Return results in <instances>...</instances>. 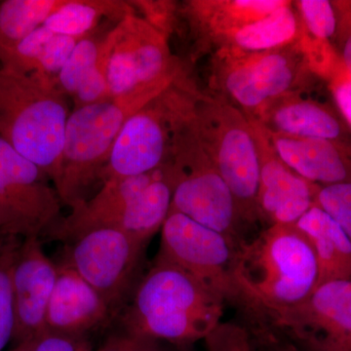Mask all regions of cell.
I'll return each mask as SVG.
<instances>
[{
  "label": "cell",
  "instance_id": "20",
  "mask_svg": "<svg viewBox=\"0 0 351 351\" xmlns=\"http://www.w3.org/2000/svg\"><path fill=\"white\" fill-rule=\"evenodd\" d=\"M262 129L277 156L307 181L320 186L351 182V143L288 137Z\"/></svg>",
  "mask_w": 351,
  "mask_h": 351
},
{
  "label": "cell",
  "instance_id": "23",
  "mask_svg": "<svg viewBox=\"0 0 351 351\" xmlns=\"http://www.w3.org/2000/svg\"><path fill=\"white\" fill-rule=\"evenodd\" d=\"M302 34L299 14L293 1H288L262 19L219 39L211 51L223 49L243 54L265 52L294 43Z\"/></svg>",
  "mask_w": 351,
  "mask_h": 351
},
{
  "label": "cell",
  "instance_id": "30",
  "mask_svg": "<svg viewBox=\"0 0 351 351\" xmlns=\"http://www.w3.org/2000/svg\"><path fill=\"white\" fill-rule=\"evenodd\" d=\"M78 40L80 39L71 36L55 34L44 48L32 73L57 83L58 75L71 57Z\"/></svg>",
  "mask_w": 351,
  "mask_h": 351
},
{
  "label": "cell",
  "instance_id": "6",
  "mask_svg": "<svg viewBox=\"0 0 351 351\" xmlns=\"http://www.w3.org/2000/svg\"><path fill=\"white\" fill-rule=\"evenodd\" d=\"M191 126L234 196L245 223H260V156L250 119L223 99L198 91Z\"/></svg>",
  "mask_w": 351,
  "mask_h": 351
},
{
  "label": "cell",
  "instance_id": "2",
  "mask_svg": "<svg viewBox=\"0 0 351 351\" xmlns=\"http://www.w3.org/2000/svg\"><path fill=\"white\" fill-rule=\"evenodd\" d=\"M71 110L57 83L0 68V138L56 184Z\"/></svg>",
  "mask_w": 351,
  "mask_h": 351
},
{
  "label": "cell",
  "instance_id": "34",
  "mask_svg": "<svg viewBox=\"0 0 351 351\" xmlns=\"http://www.w3.org/2000/svg\"><path fill=\"white\" fill-rule=\"evenodd\" d=\"M338 14V45L339 61L346 73L351 77V1H334Z\"/></svg>",
  "mask_w": 351,
  "mask_h": 351
},
{
  "label": "cell",
  "instance_id": "25",
  "mask_svg": "<svg viewBox=\"0 0 351 351\" xmlns=\"http://www.w3.org/2000/svg\"><path fill=\"white\" fill-rule=\"evenodd\" d=\"M64 0L0 1V53L10 49L43 27Z\"/></svg>",
  "mask_w": 351,
  "mask_h": 351
},
{
  "label": "cell",
  "instance_id": "9",
  "mask_svg": "<svg viewBox=\"0 0 351 351\" xmlns=\"http://www.w3.org/2000/svg\"><path fill=\"white\" fill-rule=\"evenodd\" d=\"M147 104V103H145ZM145 104L110 100L73 108L64 132L56 189L71 210L89 199L107 165L113 145L129 117Z\"/></svg>",
  "mask_w": 351,
  "mask_h": 351
},
{
  "label": "cell",
  "instance_id": "10",
  "mask_svg": "<svg viewBox=\"0 0 351 351\" xmlns=\"http://www.w3.org/2000/svg\"><path fill=\"white\" fill-rule=\"evenodd\" d=\"M112 38L107 80L112 100L147 103L186 69L169 40L137 14L114 25Z\"/></svg>",
  "mask_w": 351,
  "mask_h": 351
},
{
  "label": "cell",
  "instance_id": "7",
  "mask_svg": "<svg viewBox=\"0 0 351 351\" xmlns=\"http://www.w3.org/2000/svg\"><path fill=\"white\" fill-rule=\"evenodd\" d=\"M198 91L184 69L129 117L101 172V184L145 174L167 163L178 133L193 114Z\"/></svg>",
  "mask_w": 351,
  "mask_h": 351
},
{
  "label": "cell",
  "instance_id": "19",
  "mask_svg": "<svg viewBox=\"0 0 351 351\" xmlns=\"http://www.w3.org/2000/svg\"><path fill=\"white\" fill-rule=\"evenodd\" d=\"M285 0H191L179 6L195 44L193 58L210 52L219 39L269 15Z\"/></svg>",
  "mask_w": 351,
  "mask_h": 351
},
{
  "label": "cell",
  "instance_id": "1",
  "mask_svg": "<svg viewBox=\"0 0 351 351\" xmlns=\"http://www.w3.org/2000/svg\"><path fill=\"white\" fill-rule=\"evenodd\" d=\"M225 306L181 267L156 258L119 317L123 331L193 346L216 329Z\"/></svg>",
  "mask_w": 351,
  "mask_h": 351
},
{
  "label": "cell",
  "instance_id": "24",
  "mask_svg": "<svg viewBox=\"0 0 351 351\" xmlns=\"http://www.w3.org/2000/svg\"><path fill=\"white\" fill-rule=\"evenodd\" d=\"M135 14L124 0H64L43 25L53 34L80 39L97 31L103 19L119 24Z\"/></svg>",
  "mask_w": 351,
  "mask_h": 351
},
{
  "label": "cell",
  "instance_id": "32",
  "mask_svg": "<svg viewBox=\"0 0 351 351\" xmlns=\"http://www.w3.org/2000/svg\"><path fill=\"white\" fill-rule=\"evenodd\" d=\"M207 351H261L243 324L221 322L204 339Z\"/></svg>",
  "mask_w": 351,
  "mask_h": 351
},
{
  "label": "cell",
  "instance_id": "18",
  "mask_svg": "<svg viewBox=\"0 0 351 351\" xmlns=\"http://www.w3.org/2000/svg\"><path fill=\"white\" fill-rule=\"evenodd\" d=\"M113 318L107 302L87 281L66 263L58 265L46 317L47 331L87 338Z\"/></svg>",
  "mask_w": 351,
  "mask_h": 351
},
{
  "label": "cell",
  "instance_id": "39",
  "mask_svg": "<svg viewBox=\"0 0 351 351\" xmlns=\"http://www.w3.org/2000/svg\"><path fill=\"white\" fill-rule=\"evenodd\" d=\"M4 240H5V239L0 237V249H1L2 245H3Z\"/></svg>",
  "mask_w": 351,
  "mask_h": 351
},
{
  "label": "cell",
  "instance_id": "16",
  "mask_svg": "<svg viewBox=\"0 0 351 351\" xmlns=\"http://www.w3.org/2000/svg\"><path fill=\"white\" fill-rule=\"evenodd\" d=\"M251 121L260 156L258 210L261 223L265 226L295 225L315 205L320 186L291 169L272 149L261 126Z\"/></svg>",
  "mask_w": 351,
  "mask_h": 351
},
{
  "label": "cell",
  "instance_id": "37",
  "mask_svg": "<svg viewBox=\"0 0 351 351\" xmlns=\"http://www.w3.org/2000/svg\"><path fill=\"white\" fill-rule=\"evenodd\" d=\"M261 351H302L270 324L247 328Z\"/></svg>",
  "mask_w": 351,
  "mask_h": 351
},
{
  "label": "cell",
  "instance_id": "14",
  "mask_svg": "<svg viewBox=\"0 0 351 351\" xmlns=\"http://www.w3.org/2000/svg\"><path fill=\"white\" fill-rule=\"evenodd\" d=\"M267 317L302 351H351V279L319 284L300 304Z\"/></svg>",
  "mask_w": 351,
  "mask_h": 351
},
{
  "label": "cell",
  "instance_id": "12",
  "mask_svg": "<svg viewBox=\"0 0 351 351\" xmlns=\"http://www.w3.org/2000/svg\"><path fill=\"white\" fill-rule=\"evenodd\" d=\"M63 263L105 300L117 318L143 278L147 242L110 228L85 230L69 239Z\"/></svg>",
  "mask_w": 351,
  "mask_h": 351
},
{
  "label": "cell",
  "instance_id": "36",
  "mask_svg": "<svg viewBox=\"0 0 351 351\" xmlns=\"http://www.w3.org/2000/svg\"><path fill=\"white\" fill-rule=\"evenodd\" d=\"M328 83L335 106L351 129V77L341 64Z\"/></svg>",
  "mask_w": 351,
  "mask_h": 351
},
{
  "label": "cell",
  "instance_id": "31",
  "mask_svg": "<svg viewBox=\"0 0 351 351\" xmlns=\"http://www.w3.org/2000/svg\"><path fill=\"white\" fill-rule=\"evenodd\" d=\"M130 2L138 16L169 40L179 19L178 2L152 0H130Z\"/></svg>",
  "mask_w": 351,
  "mask_h": 351
},
{
  "label": "cell",
  "instance_id": "27",
  "mask_svg": "<svg viewBox=\"0 0 351 351\" xmlns=\"http://www.w3.org/2000/svg\"><path fill=\"white\" fill-rule=\"evenodd\" d=\"M293 3L307 36L316 43L334 46L332 41H336L339 27L334 1L299 0Z\"/></svg>",
  "mask_w": 351,
  "mask_h": 351
},
{
  "label": "cell",
  "instance_id": "26",
  "mask_svg": "<svg viewBox=\"0 0 351 351\" xmlns=\"http://www.w3.org/2000/svg\"><path fill=\"white\" fill-rule=\"evenodd\" d=\"M21 241L5 239L0 249V351L12 341L15 329L12 269Z\"/></svg>",
  "mask_w": 351,
  "mask_h": 351
},
{
  "label": "cell",
  "instance_id": "35",
  "mask_svg": "<svg viewBox=\"0 0 351 351\" xmlns=\"http://www.w3.org/2000/svg\"><path fill=\"white\" fill-rule=\"evenodd\" d=\"M34 351H93L86 337L46 331L34 341Z\"/></svg>",
  "mask_w": 351,
  "mask_h": 351
},
{
  "label": "cell",
  "instance_id": "11",
  "mask_svg": "<svg viewBox=\"0 0 351 351\" xmlns=\"http://www.w3.org/2000/svg\"><path fill=\"white\" fill-rule=\"evenodd\" d=\"M191 117L176 137L170 159L175 174L171 211L226 235L240 246L246 240L243 228L247 225L232 191L196 138Z\"/></svg>",
  "mask_w": 351,
  "mask_h": 351
},
{
  "label": "cell",
  "instance_id": "4",
  "mask_svg": "<svg viewBox=\"0 0 351 351\" xmlns=\"http://www.w3.org/2000/svg\"><path fill=\"white\" fill-rule=\"evenodd\" d=\"M174 188L170 160L145 174L110 180L62 218L48 237L66 242L85 230L110 228L149 243L170 213Z\"/></svg>",
  "mask_w": 351,
  "mask_h": 351
},
{
  "label": "cell",
  "instance_id": "15",
  "mask_svg": "<svg viewBox=\"0 0 351 351\" xmlns=\"http://www.w3.org/2000/svg\"><path fill=\"white\" fill-rule=\"evenodd\" d=\"M58 265L45 255L40 239L22 240L12 269L16 346L47 331L46 317L56 284Z\"/></svg>",
  "mask_w": 351,
  "mask_h": 351
},
{
  "label": "cell",
  "instance_id": "3",
  "mask_svg": "<svg viewBox=\"0 0 351 351\" xmlns=\"http://www.w3.org/2000/svg\"><path fill=\"white\" fill-rule=\"evenodd\" d=\"M237 271L245 292L267 316L306 300L318 283V265L306 237L295 225L265 226L237 249Z\"/></svg>",
  "mask_w": 351,
  "mask_h": 351
},
{
  "label": "cell",
  "instance_id": "38",
  "mask_svg": "<svg viewBox=\"0 0 351 351\" xmlns=\"http://www.w3.org/2000/svg\"><path fill=\"white\" fill-rule=\"evenodd\" d=\"M9 351H34V341L20 343Z\"/></svg>",
  "mask_w": 351,
  "mask_h": 351
},
{
  "label": "cell",
  "instance_id": "21",
  "mask_svg": "<svg viewBox=\"0 0 351 351\" xmlns=\"http://www.w3.org/2000/svg\"><path fill=\"white\" fill-rule=\"evenodd\" d=\"M112 29H98L78 40L57 78V86L73 103V108L110 100L107 80Z\"/></svg>",
  "mask_w": 351,
  "mask_h": 351
},
{
  "label": "cell",
  "instance_id": "13",
  "mask_svg": "<svg viewBox=\"0 0 351 351\" xmlns=\"http://www.w3.org/2000/svg\"><path fill=\"white\" fill-rule=\"evenodd\" d=\"M62 206L49 177L0 138V237H46L61 221Z\"/></svg>",
  "mask_w": 351,
  "mask_h": 351
},
{
  "label": "cell",
  "instance_id": "22",
  "mask_svg": "<svg viewBox=\"0 0 351 351\" xmlns=\"http://www.w3.org/2000/svg\"><path fill=\"white\" fill-rule=\"evenodd\" d=\"M295 226L306 237L318 265V283L351 279V240L319 207L314 205Z\"/></svg>",
  "mask_w": 351,
  "mask_h": 351
},
{
  "label": "cell",
  "instance_id": "5",
  "mask_svg": "<svg viewBox=\"0 0 351 351\" xmlns=\"http://www.w3.org/2000/svg\"><path fill=\"white\" fill-rule=\"evenodd\" d=\"M317 78L302 34L294 43L265 52L243 54L214 50L210 64V95L253 119L270 101L311 89Z\"/></svg>",
  "mask_w": 351,
  "mask_h": 351
},
{
  "label": "cell",
  "instance_id": "28",
  "mask_svg": "<svg viewBox=\"0 0 351 351\" xmlns=\"http://www.w3.org/2000/svg\"><path fill=\"white\" fill-rule=\"evenodd\" d=\"M55 36L47 27H38L10 49L0 53V68L9 69L22 75H31L44 48Z\"/></svg>",
  "mask_w": 351,
  "mask_h": 351
},
{
  "label": "cell",
  "instance_id": "8",
  "mask_svg": "<svg viewBox=\"0 0 351 351\" xmlns=\"http://www.w3.org/2000/svg\"><path fill=\"white\" fill-rule=\"evenodd\" d=\"M160 232L156 260L173 263L195 277L225 304L234 307L245 326L269 321L239 282V245L178 212L170 211Z\"/></svg>",
  "mask_w": 351,
  "mask_h": 351
},
{
  "label": "cell",
  "instance_id": "29",
  "mask_svg": "<svg viewBox=\"0 0 351 351\" xmlns=\"http://www.w3.org/2000/svg\"><path fill=\"white\" fill-rule=\"evenodd\" d=\"M315 205L326 212L351 240V182L319 186Z\"/></svg>",
  "mask_w": 351,
  "mask_h": 351
},
{
  "label": "cell",
  "instance_id": "17",
  "mask_svg": "<svg viewBox=\"0 0 351 351\" xmlns=\"http://www.w3.org/2000/svg\"><path fill=\"white\" fill-rule=\"evenodd\" d=\"M311 90L313 88L274 99L250 119L277 135L351 143L350 127L338 108L313 98Z\"/></svg>",
  "mask_w": 351,
  "mask_h": 351
},
{
  "label": "cell",
  "instance_id": "33",
  "mask_svg": "<svg viewBox=\"0 0 351 351\" xmlns=\"http://www.w3.org/2000/svg\"><path fill=\"white\" fill-rule=\"evenodd\" d=\"M191 346L176 345L160 339L122 331L110 335L93 351H193Z\"/></svg>",
  "mask_w": 351,
  "mask_h": 351
}]
</instances>
